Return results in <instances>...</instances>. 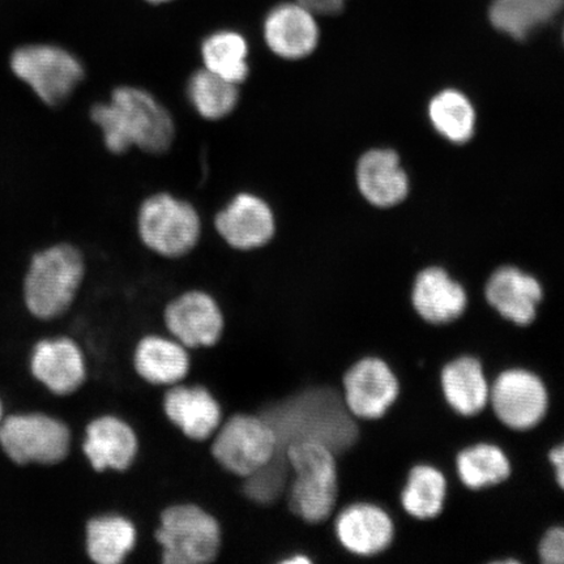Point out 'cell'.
<instances>
[{
	"instance_id": "obj_37",
	"label": "cell",
	"mask_w": 564,
	"mask_h": 564,
	"mask_svg": "<svg viewBox=\"0 0 564 564\" xmlns=\"http://www.w3.org/2000/svg\"><path fill=\"white\" fill-rule=\"evenodd\" d=\"M563 37H564V33H563Z\"/></svg>"
},
{
	"instance_id": "obj_29",
	"label": "cell",
	"mask_w": 564,
	"mask_h": 564,
	"mask_svg": "<svg viewBox=\"0 0 564 564\" xmlns=\"http://www.w3.org/2000/svg\"><path fill=\"white\" fill-rule=\"evenodd\" d=\"M456 467L462 482L475 490L503 482L511 475L509 457L488 443L463 449L457 456Z\"/></svg>"
},
{
	"instance_id": "obj_2",
	"label": "cell",
	"mask_w": 564,
	"mask_h": 564,
	"mask_svg": "<svg viewBox=\"0 0 564 564\" xmlns=\"http://www.w3.org/2000/svg\"><path fill=\"white\" fill-rule=\"evenodd\" d=\"M263 417L270 422L279 443V455L294 443L313 442L341 454L355 446L358 425L344 397L329 387L312 388L268 408Z\"/></svg>"
},
{
	"instance_id": "obj_33",
	"label": "cell",
	"mask_w": 564,
	"mask_h": 564,
	"mask_svg": "<svg viewBox=\"0 0 564 564\" xmlns=\"http://www.w3.org/2000/svg\"><path fill=\"white\" fill-rule=\"evenodd\" d=\"M313 11L316 17H335L344 10L347 0H295Z\"/></svg>"
},
{
	"instance_id": "obj_3",
	"label": "cell",
	"mask_w": 564,
	"mask_h": 564,
	"mask_svg": "<svg viewBox=\"0 0 564 564\" xmlns=\"http://www.w3.org/2000/svg\"><path fill=\"white\" fill-rule=\"evenodd\" d=\"M86 278V260L77 247L56 243L35 252L23 280L28 314L40 322L59 319L73 307Z\"/></svg>"
},
{
	"instance_id": "obj_30",
	"label": "cell",
	"mask_w": 564,
	"mask_h": 564,
	"mask_svg": "<svg viewBox=\"0 0 564 564\" xmlns=\"http://www.w3.org/2000/svg\"><path fill=\"white\" fill-rule=\"evenodd\" d=\"M446 494L447 481L442 471L430 465H417L409 474L401 505L415 519H433L442 512Z\"/></svg>"
},
{
	"instance_id": "obj_23",
	"label": "cell",
	"mask_w": 564,
	"mask_h": 564,
	"mask_svg": "<svg viewBox=\"0 0 564 564\" xmlns=\"http://www.w3.org/2000/svg\"><path fill=\"white\" fill-rule=\"evenodd\" d=\"M180 341L147 336L138 344L133 364L141 378L153 386H175L188 373V352Z\"/></svg>"
},
{
	"instance_id": "obj_10",
	"label": "cell",
	"mask_w": 564,
	"mask_h": 564,
	"mask_svg": "<svg viewBox=\"0 0 564 564\" xmlns=\"http://www.w3.org/2000/svg\"><path fill=\"white\" fill-rule=\"evenodd\" d=\"M215 230L230 249L256 251L273 241L278 231L276 215L270 203L258 194L242 192L232 196L217 212Z\"/></svg>"
},
{
	"instance_id": "obj_9",
	"label": "cell",
	"mask_w": 564,
	"mask_h": 564,
	"mask_svg": "<svg viewBox=\"0 0 564 564\" xmlns=\"http://www.w3.org/2000/svg\"><path fill=\"white\" fill-rule=\"evenodd\" d=\"M212 455L230 474L247 478L279 455V443L263 415L236 414L218 429Z\"/></svg>"
},
{
	"instance_id": "obj_18",
	"label": "cell",
	"mask_w": 564,
	"mask_h": 564,
	"mask_svg": "<svg viewBox=\"0 0 564 564\" xmlns=\"http://www.w3.org/2000/svg\"><path fill=\"white\" fill-rule=\"evenodd\" d=\"M164 411L167 419L193 441L210 438L221 425V406L206 387L174 386L165 394Z\"/></svg>"
},
{
	"instance_id": "obj_21",
	"label": "cell",
	"mask_w": 564,
	"mask_h": 564,
	"mask_svg": "<svg viewBox=\"0 0 564 564\" xmlns=\"http://www.w3.org/2000/svg\"><path fill=\"white\" fill-rule=\"evenodd\" d=\"M412 303L423 321L448 324L458 319L468 305L467 292L440 267H430L415 278Z\"/></svg>"
},
{
	"instance_id": "obj_4",
	"label": "cell",
	"mask_w": 564,
	"mask_h": 564,
	"mask_svg": "<svg viewBox=\"0 0 564 564\" xmlns=\"http://www.w3.org/2000/svg\"><path fill=\"white\" fill-rule=\"evenodd\" d=\"M284 455L293 471L289 491L292 512L306 523H323L333 514L337 502L335 454L322 444L301 442L286 447Z\"/></svg>"
},
{
	"instance_id": "obj_25",
	"label": "cell",
	"mask_w": 564,
	"mask_h": 564,
	"mask_svg": "<svg viewBox=\"0 0 564 564\" xmlns=\"http://www.w3.org/2000/svg\"><path fill=\"white\" fill-rule=\"evenodd\" d=\"M203 67L241 86L250 76V46L242 33L220 30L207 35L200 46Z\"/></svg>"
},
{
	"instance_id": "obj_15",
	"label": "cell",
	"mask_w": 564,
	"mask_h": 564,
	"mask_svg": "<svg viewBox=\"0 0 564 564\" xmlns=\"http://www.w3.org/2000/svg\"><path fill=\"white\" fill-rule=\"evenodd\" d=\"M165 324L186 348H209L224 333V314L217 301L202 291L180 295L165 310Z\"/></svg>"
},
{
	"instance_id": "obj_13",
	"label": "cell",
	"mask_w": 564,
	"mask_h": 564,
	"mask_svg": "<svg viewBox=\"0 0 564 564\" xmlns=\"http://www.w3.org/2000/svg\"><path fill=\"white\" fill-rule=\"evenodd\" d=\"M264 44L273 55L288 62L308 58L321 42V26L313 11L295 0L274 6L263 21Z\"/></svg>"
},
{
	"instance_id": "obj_8",
	"label": "cell",
	"mask_w": 564,
	"mask_h": 564,
	"mask_svg": "<svg viewBox=\"0 0 564 564\" xmlns=\"http://www.w3.org/2000/svg\"><path fill=\"white\" fill-rule=\"evenodd\" d=\"M11 69L48 106L66 102L86 76L83 63L61 46H21L11 56Z\"/></svg>"
},
{
	"instance_id": "obj_16",
	"label": "cell",
	"mask_w": 564,
	"mask_h": 564,
	"mask_svg": "<svg viewBox=\"0 0 564 564\" xmlns=\"http://www.w3.org/2000/svg\"><path fill=\"white\" fill-rule=\"evenodd\" d=\"M139 441L133 429L116 415H101L86 427L83 453L97 471H123L135 462Z\"/></svg>"
},
{
	"instance_id": "obj_32",
	"label": "cell",
	"mask_w": 564,
	"mask_h": 564,
	"mask_svg": "<svg viewBox=\"0 0 564 564\" xmlns=\"http://www.w3.org/2000/svg\"><path fill=\"white\" fill-rule=\"evenodd\" d=\"M540 560L546 564H564V528L554 527L542 538L539 545Z\"/></svg>"
},
{
	"instance_id": "obj_27",
	"label": "cell",
	"mask_w": 564,
	"mask_h": 564,
	"mask_svg": "<svg viewBox=\"0 0 564 564\" xmlns=\"http://www.w3.org/2000/svg\"><path fill=\"white\" fill-rule=\"evenodd\" d=\"M239 87L202 67L188 77L186 95L197 116L217 122L230 117L238 108L241 100Z\"/></svg>"
},
{
	"instance_id": "obj_1",
	"label": "cell",
	"mask_w": 564,
	"mask_h": 564,
	"mask_svg": "<svg viewBox=\"0 0 564 564\" xmlns=\"http://www.w3.org/2000/svg\"><path fill=\"white\" fill-rule=\"evenodd\" d=\"M90 119L112 154H123L132 148L164 154L176 135L172 112L150 90L135 86L117 87L109 101L91 106Z\"/></svg>"
},
{
	"instance_id": "obj_26",
	"label": "cell",
	"mask_w": 564,
	"mask_h": 564,
	"mask_svg": "<svg viewBox=\"0 0 564 564\" xmlns=\"http://www.w3.org/2000/svg\"><path fill=\"white\" fill-rule=\"evenodd\" d=\"M564 0H492L489 17L496 30L523 41L562 11Z\"/></svg>"
},
{
	"instance_id": "obj_7",
	"label": "cell",
	"mask_w": 564,
	"mask_h": 564,
	"mask_svg": "<svg viewBox=\"0 0 564 564\" xmlns=\"http://www.w3.org/2000/svg\"><path fill=\"white\" fill-rule=\"evenodd\" d=\"M166 564H204L220 553L221 528L196 505H175L161 513L156 532Z\"/></svg>"
},
{
	"instance_id": "obj_12",
	"label": "cell",
	"mask_w": 564,
	"mask_h": 564,
	"mask_svg": "<svg viewBox=\"0 0 564 564\" xmlns=\"http://www.w3.org/2000/svg\"><path fill=\"white\" fill-rule=\"evenodd\" d=\"M28 366L35 382L59 398L79 391L88 376L86 356L68 336L40 338L32 347Z\"/></svg>"
},
{
	"instance_id": "obj_5",
	"label": "cell",
	"mask_w": 564,
	"mask_h": 564,
	"mask_svg": "<svg viewBox=\"0 0 564 564\" xmlns=\"http://www.w3.org/2000/svg\"><path fill=\"white\" fill-rule=\"evenodd\" d=\"M137 230L145 249L162 258L180 259L199 245L203 221L193 203L171 193H156L141 202Z\"/></svg>"
},
{
	"instance_id": "obj_28",
	"label": "cell",
	"mask_w": 564,
	"mask_h": 564,
	"mask_svg": "<svg viewBox=\"0 0 564 564\" xmlns=\"http://www.w3.org/2000/svg\"><path fill=\"white\" fill-rule=\"evenodd\" d=\"M429 117L436 132L451 143L464 144L474 137L476 111L462 91L446 89L436 95L430 101Z\"/></svg>"
},
{
	"instance_id": "obj_34",
	"label": "cell",
	"mask_w": 564,
	"mask_h": 564,
	"mask_svg": "<svg viewBox=\"0 0 564 564\" xmlns=\"http://www.w3.org/2000/svg\"><path fill=\"white\" fill-rule=\"evenodd\" d=\"M549 462L552 463L554 467L556 482H558L562 490H564V443L550 451Z\"/></svg>"
},
{
	"instance_id": "obj_6",
	"label": "cell",
	"mask_w": 564,
	"mask_h": 564,
	"mask_svg": "<svg viewBox=\"0 0 564 564\" xmlns=\"http://www.w3.org/2000/svg\"><path fill=\"white\" fill-rule=\"evenodd\" d=\"M73 446L67 423L45 412H18L0 423V449L18 467H55Z\"/></svg>"
},
{
	"instance_id": "obj_20",
	"label": "cell",
	"mask_w": 564,
	"mask_h": 564,
	"mask_svg": "<svg viewBox=\"0 0 564 564\" xmlns=\"http://www.w3.org/2000/svg\"><path fill=\"white\" fill-rule=\"evenodd\" d=\"M336 534L348 552L370 556L384 552L391 545L394 527L390 514L380 507L357 503L338 514Z\"/></svg>"
},
{
	"instance_id": "obj_22",
	"label": "cell",
	"mask_w": 564,
	"mask_h": 564,
	"mask_svg": "<svg viewBox=\"0 0 564 564\" xmlns=\"http://www.w3.org/2000/svg\"><path fill=\"white\" fill-rule=\"evenodd\" d=\"M441 383L448 405L465 417L482 412L489 403L490 387L475 357L464 356L444 366Z\"/></svg>"
},
{
	"instance_id": "obj_17",
	"label": "cell",
	"mask_w": 564,
	"mask_h": 564,
	"mask_svg": "<svg viewBox=\"0 0 564 564\" xmlns=\"http://www.w3.org/2000/svg\"><path fill=\"white\" fill-rule=\"evenodd\" d=\"M485 295L489 305L507 321L524 327L535 319L544 291L531 274L514 267H502L491 274Z\"/></svg>"
},
{
	"instance_id": "obj_36",
	"label": "cell",
	"mask_w": 564,
	"mask_h": 564,
	"mask_svg": "<svg viewBox=\"0 0 564 564\" xmlns=\"http://www.w3.org/2000/svg\"><path fill=\"white\" fill-rule=\"evenodd\" d=\"M4 405H3V401L2 399H0V423H2L3 419H4Z\"/></svg>"
},
{
	"instance_id": "obj_31",
	"label": "cell",
	"mask_w": 564,
	"mask_h": 564,
	"mask_svg": "<svg viewBox=\"0 0 564 564\" xmlns=\"http://www.w3.org/2000/svg\"><path fill=\"white\" fill-rule=\"evenodd\" d=\"M289 471L291 468L285 455H278L264 468L246 478L247 497L262 505L276 502L285 490Z\"/></svg>"
},
{
	"instance_id": "obj_35",
	"label": "cell",
	"mask_w": 564,
	"mask_h": 564,
	"mask_svg": "<svg viewBox=\"0 0 564 564\" xmlns=\"http://www.w3.org/2000/svg\"><path fill=\"white\" fill-rule=\"evenodd\" d=\"M145 2L154 4V6H159V4H165L169 2H173V0H145Z\"/></svg>"
},
{
	"instance_id": "obj_11",
	"label": "cell",
	"mask_w": 564,
	"mask_h": 564,
	"mask_svg": "<svg viewBox=\"0 0 564 564\" xmlns=\"http://www.w3.org/2000/svg\"><path fill=\"white\" fill-rule=\"evenodd\" d=\"M489 401L500 422L524 432L544 420L549 394L544 382L535 373L510 369L500 373L494 382Z\"/></svg>"
},
{
	"instance_id": "obj_14",
	"label": "cell",
	"mask_w": 564,
	"mask_h": 564,
	"mask_svg": "<svg viewBox=\"0 0 564 564\" xmlns=\"http://www.w3.org/2000/svg\"><path fill=\"white\" fill-rule=\"evenodd\" d=\"M344 400L356 419L378 420L399 398L398 377L383 359L366 357L344 376Z\"/></svg>"
},
{
	"instance_id": "obj_19",
	"label": "cell",
	"mask_w": 564,
	"mask_h": 564,
	"mask_svg": "<svg viewBox=\"0 0 564 564\" xmlns=\"http://www.w3.org/2000/svg\"><path fill=\"white\" fill-rule=\"evenodd\" d=\"M356 178L359 193L373 207L390 208L403 202L409 192L408 175L397 152L371 150L358 160Z\"/></svg>"
},
{
	"instance_id": "obj_24",
	"label": "cell",
	"mask_w": 564,
	"mask_h": 564,
	"mask_svg": "<svg viewBox=\"0 0 564 564\" xmlns=\"http://www.w3.org/2000/svg\"><path fill=\"white\" fill-rule=\"evenodd\" d=\"M137 528L121 514H100L86 525V552L97 564H119L137 545Z\"/></svg>"
}]
</instances>
